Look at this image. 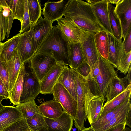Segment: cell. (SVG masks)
<instances>
[{"instance_id": "1", "label": "cell", "mask_w": 131, "mask_h": 131, "mask_svg": "<svg viewBox=\"0 0 131 131\" xmlns=\"http://www.w3.org/2000/svg\"><path fill=\"white\" fill-rule=\"evenodd\" d=\"M64 16L81 30L96 33L104 30L98 22L90 4L81 0H69Z\"/></svg>"}, {"instance_id": "2", "label": "cell", "mask_w": 131, "mask_h": 131, "mask_svg": "<svg viewBox=\"0 0 131 131\" xmlns=\"http://www.w3.org/2000/svg\"><path fill=\"white\" fill-rule=\"evenodd\" d=\"M69 43L61 31L56 26L53 27L40 45L36 53L48 54L57 62H61L70 67Z\"/></svg>"}, {"instance_id": "3", "label": "cell", "mask_w": 131, "mask_h": 131, "mask_svg": "<svg viewBox=\"0 0 131 131\" xmlns=\"http://www.w3.org/2000/svg\"><path fill=\"white\" fill-rule=\"evenodd\" d=\"M99 71L94 77L89 75L85 77L88 85L92 92L95 94L105 97L107 90L114 77L118 75L111 64L102 57L100 56L99 60Z\"/></svg>"}, {"instance_id": "4", "label": "cell", "mask_w": 131, "mask_h": 131, "mask_svg": "<svg viewBox=\"0 0 131 131\" xmlns=\"http://www.w3.org/2000/svg\"><path fill=\"white\" fill-rule=\"evenodd\" d=\"M82 86L85 97V112L86 118L91 125L101 115L105 97L93 93L88 85L85 77H83Z\"/></svg>"}, {"instance_id": "5", "label": "cell", "mask_w": 131, "mask_h": 131, "mask_svg": "<svg viewBox=\"0 0 131 131\" xmlns=\"http://www.w3.org/2000/svg\"><path fill=\"white\" fill-rule=\"evenodd\" d=\"M93 33L81 30L80 42L84 61L91 68L98 62L100 56L97 50Z\"/></svg>"}, {"instance_id": "6", "label": "cell", "mask_w": 131, "mask_h": 131, "mask_svg": "<svg viewBox=\"0 0 131 131\" xmlns=\"http://www.w3.org/2000/svg\"><path fill=\"white\" fill-rule=\"evenodd\" d=\"M52 94L53 99L59 102L63 111L74 120L76 117L77 103V101L60 83L57 82L54 87Z\"/></svg>"}, {"instance_id": "7", "label": "cell", "mask_w": 131, "mask_h": 131, "mask_svg": "<svg viewBox=\"0 0 131 131\" xmlns=\"http://www.w3.org/2000/svg\"><path fill=\"white\" fill-rule=\"evenodd\" d=\"M28 70H26L20 103L34 100L40 93V82L28 62Z\"/></svg>"}, {"instance_id": "8", "label": "cell", "mask_w": 131, "mask_h": 131, "mask_svg": "<svg viewBox=\"0 0 131 131\" xmlns=\"http://www.w3.org/2000/svg\"><path fill=\"white\" fill-rule=\"evenodd\" d=\"M40 82L57 62L47 54L36 53L28 62Z\"/></svg>"}, {"instance_id": "9", "label": "cell", "mask_w": 131, "mask_h": 131, "mask_svg": "<svg viewBox=\"0 0 131 131\" xmlns=\"http://www.w3.org/2000/svg\"><path fill=\"white\" fill-rule=\"evenodd\" d=\"M33 34V26L31 25L29 31L20 35L16 49L22 62L24 64L35 54L32 46Z\"/></svg>"}, {"instance_id": "10", "label": "cell", "mask_w": 131, "mask_h": 131, "mask_svg": "<svg viewBox=\"0 0 131 131\" xmlns=\"http://www.w3.org/2000/svg\"><path fill=\"white\" fill-rule=\"evenodd\" d=\"M75 72L77 85V108L76 118L74 120L75 127L79 130H81L85 127L84 121L87 119L85 112V97L82 86L83 77L76 71Z\"/></svg>"}, {"instance_id": "11", "label": "cell", "mask_w": 131, "mask_h": 131, "mask_svg": "<svg viewBox=\"0 0 131 131\" xmlns=\"http://www.w3.org/2000/svg\"><path fill=\"white\" fill-rule=\"evenodd\" d=\"M114 12L119 20L124 38L131 29V0H120Z\"/></svg>"}, {"instance_id": "12", "label": "cell", "mask_w": 131, "mask_h": 131, "mask_svg": "<svg viewBox=\"0 0 131 131\" xmlns=\"http://www.w3.org/2000/svg\"><path fill=\"white\" fill-rule=\"evenodd\" d=\"M65 65L62 62H57L40 82V93L52 94L53 88Z\"/></svg>"}, {"instance_id": "13", "label": "cell", "mask_w": 131, "mask_h": 131, "mask_svg": "<svg viewBox=\"0 0 131 131\" xmlns=\"http://www.w3.org/2000/svg\"><path fill=\"white\" fill-rule=\"evenodd\" d=\"M52 24L46 18L41 16L33 26L32 44L35 53L53 27Z\"/></svg>"}, {"instance_id": "14", "label": "cell", "mask_w": 131, "mask_h": 131, "mask_svg": "<svg viewBox=\"0 0 131 131\" xmlns=\"http://www.w3.org/2000/svg\"><path fill=\"white\" fill-rule=\"evenodd\" d=\"M69 0H61L58 1H48L44 4L43 15L53 23L62 17Z\"/></svg>"}, {"instance_id": "15", "label": "cell", "mask_w": 131, "mask_h": 131, "mask_svg": "<svg viewBox=\"0 0 131 131\" xmlns=\"http://www.w3.org/2000/svg\"><path fill=\"white\" fill-rule=\"evenodd\" d=\"M108 0H97L90 4L100 24L108 33L113 35L110 25L108 5Z\"/></svg>"}, {"instance_id": "16", "label": "cell", "mask_w": 131, "mask_h": 131, "mask_svg": "<svg viewBox=\"0 0 131 131\" xmlns=\"http://www.w3.org/2000/svg\"><path fill=\"white\" fill-rule=\"evenodd\" d=\"M56 25L61 31L69 43L80 42L81 30L68 18L61 17L57 21Z\"/></svg>"}, {"instance_id": "17", "label": "cell", "mask_w": 131, "mask_h": 131, "mask_svg": "<svg viewBox=\"0 0 131 131\" xmlns=\"http://www.w3.org/2000/svg\"><path fill=\"white\" fill-rule=\"evenodd\" d=\"M23 118L21 112L16 106H3L0 109V131Z\"/></svg>"}, {"instance_id": "18", "label": "cell", "mask_w": 131, "mask_h": 131, "mask_svg": "<svg viewBox=\"0 0 131 131\" xmlns=\"http://www.w3.org/2000/svg\"><path fill=\"white\" fill-rule=\"evenodd\" d=\"M58 82L62 84L77 100V85L74 69L65 65L58 79Z\"/></svg>"}, {"instance_id": "19", "label": "cell", "mask_w": 131, "mask_h": 131, "mask_svg": "<svg viewBox=\"0 0 131 131\" xmlns=\"http://www.w3.org/2000/svg\"><path fill=\"white\" fill-rule=\"evenodd\" d=\"M131 67L127 74L122 78L115 76L107 89L105 96L107 101L112 100L119 94L131 84Z\"/></svg>"}, {"instance_id": "20", "label": "cell", "mask_w": 131, "mask_h": 131, "mask_svg": "<svg viewBox=\"0 0 131 131\" xmlns=\"http://www.w3.org/2000/svg\"><path fill=\"white\" fill-rule=\"evenodd\" d=\"M44 117L48 126V131H70L73 124V119L64 111L61 115L56 118Z\"/></svg>"}, {"instance_id": "21", "label": "cell", "mask_w": 131, "mask_h": 131, "mask_svg": "<svg viewBox=\"0 0 131 131\" xmlns=\"http://www.w3.org/2000/svg\"><path fill=\"white\" fill-rule=\"evenodd\" d=\"M3 63L7 69L9 75V86L8 91L9 97L21 66L24 63L22 62L16 49L14 50L10 59L5 62Z\"/></svg>"}, {"instance_id": "22", "label": "cell", "mask_w": 131, "mask_h": 131, "mask_svg": "<svg viewBox=\"0 0 131 131\" xmlns=\"http://www.w3.org/2000/svg\"><path fill=\"white\" fill-rule=\"evenodd\" d=\"M108 55L107 60L114 68H117L122 53L124 51L123 41L108 33Z\"/></svg>"}, {"instance_id": "23", "label": "cell", "mask_w": 131, "mask_h": 131, "mask_svg": "<svg viewBox=\"0 0 131 131\" xmlns=\"http://www.w3.org/2000/svg\"><path fill=\"white\" fill-rule=\"evenodd\" d=\"M130 104V99H129L111 110L102 112L100 117L91 125V126L94 130L101 128L119 115Z\"/></svg>"}, {"instance_id": "24", "label": "cell", "mask_w": 131, "mask_h": 131, "mask_svg": "<svg viewBox=\"0 0 131 131\" xmlns=\"http://www.w3.org/2000/svg\"><path fill=\"white\" fill-rule=\"evenodd\" d=\"M37 108L44 117L49 118H58L63 112L61 104L54 99L46 101L37 106Z\"/></svg>"}, {"instance_id": "25", "label": "cell", "mask_w": 131, "mask_h": 131, "mask_svg": "<svg viewBox=\"0 0 131 131\" xmlns=\"http://www.w3.org/2000/svg\"><path fill=\"white\" fill-rule=\"evenodd\" d=\"M26 73L25 64L23 63L20 67L9 99L11 103H13L14 105H17L20 103Z\"/></svg>"}, {"instance_id": "26", "label": "cell", "mask_w": 131, "mask_h": 131, "mask_svg": "<svg viewBox=\"0 0 131 131\" xmlns=\"http://www.w3.org/2000/svg\"><path fill=\"white\" fill-rule=\"evenodd\" d=\"M68 51L70 68L75 70L84 60L80 42L69 43Z\"/></svg>"}, {"instance_id": "27", "label": "cell", "mask_w": 131, "mask_h": 131, "mask_svg": "<svg viewBox=\"0 0 131 131\" xmlns=\"http://www.w3.org/2000/svg\"><path fill=\"white\" fill-rule=\"evenodd\" d=\"M96 47L100 54L107 60L108 55V33L103 30L96 32L94 35Z\"/></svg>"}, {"instance_id": "28", "label": "cell", "mask_w": 131, "mask_h": 131, "mask_svg": "<svg viewBox=\"0 0 131 131\" xmlns=\"http://www.w3.org/2000/svg\"><path fill=\"white\" fill-rule=\"evenodd\" d=\"M20 35L18 33L3 43L0 54V58L3 62H6L11 57L17 46Z\"/></svg>"}, {"instance_id": "29", "label": "cell", "mask_w": 131, "mask_h": 131, "mask_svg": "<svg viewBox=\"0 0 131 131\" xmlns=\"http://www.w3.org/2000/svg\"><path fill=\"white\" fill-rule=\"evenodd\" d=\"M131 94V84L123 92L114 98L106 102L102 108V112L111 110L119 105L126 100L130 99Z\"/></svg>"}, {"instance_id": "30", "label": "cell", "mask_w": 131, "mask_h": 131, "mask_svg": "<svg viewBox=\"0 0 131 131\" xmlns=\"http://www.w3.org/2000/svg\"><path fill=\"white\" fill-rule=\"evenodd\" d=\"M108 6L110 24L113 35L118 39L122 40L121 25L119 19L114 12L115 7L109 3Z\"/></svg>"}, {"instance_id": "31", "label": "cell", "mask_w": 131, "mask_h": 131, "mask_svg": "<svg viewBox=\"0 0 131 131\" xmlns=\"http://www.w3.org/2000/svg\"><path fill=\"white\" fill-rule=\"evenodd\" d=\"M28 13L31 25H34L41 16L42 9L39 0H27Z\"/></svg>"}, {"instance_id": "32", "label": "cell", "mask_w": 131, "mask_h": 131, "mask_svg": "<svg viewBox=\"0 0 131 131\" xmlns=\"http://www.w3.org/2000/svg\"><path fill=\"white\" fill-rule=\"evenodd\" d=\"M10 9L12 16L14 19L22 22L24 9V0H7Z\"/></svg>"}, {"instance_id": "33", "label": "cell", "mask_w": 131, "mask_h": 131, "mask_svg": "<svg viewBox=\"0 0 131 131\" xmlns=\"http://www.w3.org/2000/svg\"><path fill=\"white\" fill-rule=\"evenodd\" d=\"M26 120L29 128L33 131H40L48 128L44 116L39 112Z\"/></svg>"}, {"instance_id": "34", "label": "cell", "mask_w": 131, "mask_h": 131, "mask_svg": "<svg viewBox=\"0 0 131 131\" xmlns=\"http://www.w3.org/2000/svg\"><path fill=\"white\" fill-rule=\"evenodd\" d=\"M2 7H0V42L5 39L6 35L8 38L14 19L12 15L8 17L2 13Z\"/></svg>"}, {"instance_id": "35", "label": "cell", "mask_w": 131, "mask_h": 131, "mask_svg": "<svg viewBox=\"0 0 131 131\" xmlns=\"http://www.w3.org/2000/svg\"><path fill=\"white\" fill-rule=\"evenodd\" d=\"M16 107L21 112L23 118L26 119L39 112L34 100L20 103Z\"/></svg>"}, {"instance_id": "36", "label": "cell", "mask_w": 131, "mask_h": 131, "mask_svg": "<svg viewBox=\"0 0 131 131\" xmlns=\"http://www.w3.org/2000/svg\"><path fill=\"white\" fill-rule=\"evenodd\" d=\"M131 107L130 104L125 110L113 119L106 123L101 128L94 130V131H105L120 123L126 122V118L129 108Z\"/></svg>"}, {"instance_id": "37", "label": "cell", "mask_w": 131, "mask_h": 131, "mask_svg": "<svg viewBox=\"0 0 131 131\" xmlns=\"http://www.w3.org/2000/svg\"><path fill=\"white\" fill-rule=\"evenodd\" d=\"M131 51L128 53L124 51L122 53L117 69L121 72L126 75L131 66Z\"/></svg>"}, {"instance_id": "38", "label": "cell", "mask_w": 131, "mask_h": 131, "mask_svg": "<svg viewBox=\"0 0 131 131\" xmlns=\"http://www.w3.org/2000/svg\"><path fill=\"white\" fill-rule=\"evenodd\" d=\"M24 12L22 21L21 23V29L19 31L20 34L26 32L31 25L28 11L27 0H24Z\"/></svg>"}, {"instance_id": "39", "label": "cell", "mask_w": 131, "mask_h": 131, "mask_svg": "<svg viewBox=\"0 0 131 131\" xmlns=\"http://www.w3.org/2000/svg\"><path fill=\"white\" fill-rule=\"evenodd\" d=\"M28 128L26 119L23 118L14 123L2 131H25Z\"/></svg>"}, {"instance_id": "40", "label": "cell", "mask_w": 131, "mask_h": 131, "mask_svg": "<svg viewBox=\"0 0 131 131\" xmlns=\"http://www.w3.org/2000/svg\"><path fill=\"white\" fill-rule=\"evenodd\" d=\"M0 77L8 91L9 86L8 74L6 67L1 60L0 58Z\"/></svg>"}, {"instance_id": "41", "label": "cell", "mask_w": 131, "mask_h": 131, "mask_svg": "<svg viewBox=\"0 0 131 131\" xmlns=\"http://www.w3.org/2000/svg\"><path fill=\"white\" fill-rule=\"evenodd\" d=\"M75 70L79 74L83 77H86L90 74L91 67L84 60Z\"/></svg>"}, {"instance_id": "42", "label": "cell", "mask_w": 131, "mask_h": 131, "mask_svg": "<svg viewBox=\"0 0 131 131\" xmlns=\"http://www.w3.org/2000/svg\"><path fill=\"white\" fill-rule=\"evenodd\" d=\"M123 41L124 51L128 53L131 51V29L128 32Z\"/></svg>"}, {"instance_id": "43", "label": "cell", "mask_w": 131, "mask_h": 131, "mask_svg": "<svg viewBox=\"0 0 131 131\" xmlns=\"http://www.w3.org/2000/svg\"><path fill=\"white\" fill-rule=\"evenodd\" d=\"M8 92L3 81L0 77V100H7L9 99Z\"/></svg>"}, {"instance_id": "44", "label": "cell", "mask_w": 131, "mask_h": 131, "mask_svg": "<svg viewBox=\"0 0 131 131\" xmlns=\"http://www.w3.org/2000/svg\"><path fill=\"white\" fill-rule=\"evenodd\" d=\"M125 123H120L105 131H124L126 127Z\"/></svg>"}, {"instance_id": "45", "label": "cell", "mask_w": 131, "mask_h": 131, "mask_svg": "<svg viewBox=\"0 0 131 131\" xmlns=\"http://www.w3.org/2000/svg\"><path fill=\"white\" fill-rule=\"evenodd\" d=\"M126 125L130 128L131 127V107H130L127 114L126 118Z\"/></svg>"}, {"instance_id": "46", "label": "cell", "mask_w": 131, "mask_h": 131, "mask_svg": "<svg viewBox=\"0 0 131 131\" xmlns=\"http://www.w3.org/2000/svg\"><path fill=\"white\" fill-rule=\"evenodd\" d=\"M9 7L7 2V0H0V7Z\"/></svg>"}, {"instance_id": "47", "label": "cell", "mask_w": 131, "mask_h": 131, "mask_svg": "<svg viewBox=\"0 0 131 131\" xmlns=\"http://www.w3.org/2000/svg\"><path fill=\"white\" fill-rule=\"evenodd\" d=\"M120 0H108V3L110 4H114L116 5L117 4Z\"/></svg>"}, {"instance_id": "48", "label": "cell", "mask_w": 131, "mask_h": 131, "mask_svg": "<svg viewBox=\"0 0 131 131\" xmlns=\"http://www.w3.org/2000/svg\"><path fill=\"white\" fill-rule=\"evenodd\" d=\"M78 131H94L92 127H90L88 128L84 127L83 129L81 130H79Z\"/></svg>"}, {"instance_id": "49", "label": "cell", "mask_w": 131, "mask_h": 131, "mask_svg": "<svg viewBox=\"0 0 131 131\" xmlns=\"http://www.w3.org/2000/svg\"><path fill=\"white\" fill-rule=\"evenodd\" d=\"M124 131H131V130L129 127H125Z\"/></svg>"}, {"instance_id": "50", "label": "cell", "mask_w": 131, "mask_h": 131, "mask_svg": "<svg viewBox=\"0 0 131 131\" xmlns=\"http://www.w3.org/2000/svg\"><path fill=\"white\" fill-rule=\"evenodd\" d=\"M3 43H2L1 42H0V53L1 52V48H2V45L3 44Z\"/></svg>"}, {"instance_id": "51", "label": "cell", "mask_w": 131, "mask_h": 131, "mask_svg": "<svg viewBox=\"0 0 131 131\" xmlns=\"http://www.w3.org/2000/svg\"><path fill=\"white\" fill-rule=\"evenodd\" d=\"M2 101L0 100V109L3 106L1 104Z\"/></svg>"}, {"instance_id": "52", "label": "cell", "mask_w": 131, "mask_h": 131, "mask_svg": "<svg viewBox=\"0 0 131 131\" xmlns=\"http://www.w3.org/2000/svg\"><path fill=\"white\" fill-rule=\"evenodd\" d=\"M25 131H33L32 130L30 129L29 128Z\"/></svg>"}, {"instance_id": "53", "label": "cell", "mask_w": 131, "mask_h": 131, "mask_svg": "<svg viewBox=\"0 0 131 131\" xmlns=\"http://www.w3.org/2000/svg\"><path fill=\"white\" fill-rule=\"evenodd\" d=\"M40 131H48L47 129H42Z\"/></svg>"}, {"instance_id": "54", "label": "cell", "mask_w": 131, "mask_h": 131, "mask_svg": "<svg viewBox=\"0 0 131 131\" xmlns=\"http://www.w3.org/2000/svg\"></svg>"}]
</instances>
